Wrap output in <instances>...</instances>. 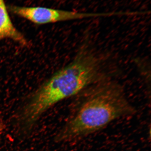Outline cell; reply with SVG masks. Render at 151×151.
<instances>
[{"instance_id":"obj_4","label":"cell","mask_w":151,"mask_h":151,"mask_svg":"<svg viewBox=\"0 0 151 151\" xmlns=\"http://www.w3.org/2000/svg\"><path fill=\"white\" fill-rule=\"evenodd\" d=\"M6 39L14 41L24 47H30L29 41L13 23L4 0H0V42Z\"/></svg>"},{"instance_id":"obj_1","label":"cell","mask_w":151,"mask_h":151,"mask_svg":"<svg viewBox=\"0 0 151 151\" xmlns=\"http://www.w3.org/2000/svg\"><path fill=\"white\" fill-rule=\"evenodd\" d=\"M108 57L84 42L70 63L58 70L28 97L22 112L26 127L32 126L57 103L75 97L91 84L113 76Z\"/></svg>"},{"instance_id":"obj_5","label":"cell","mask_w":151,"mask_h":151,"mask_svg":"<svg viewBox=\"0 0 151 151\" xmlns=\"http://www.w3.org/2000/svg\"><path fill=\"white\" fill-rule=\"evenodd\" d=\"M3 129H4V124H3L2 121L0 118V136L2 133Z\"/></svg>"},{"instance_id":"obj_2","label":"cell","mask_w":151,"mask_h":151,"mask_svg":"<svg viewBox=\"0 0 151 151\" xmlns=\"http://www.w3.org/2000/svg\"><path fill=\"white\" fill-rule=\"evenodd\" d=\"M75 97L70 116L57 136V142L77 140L136 113L123 87L112 77L93 83Z\"/></svg>"},{"instance_id":"obj_3","label":"cell","mask_w":151,"mask_h":151,"mask_svg":"<svg viewBox=\"0 0 151 151\" xmlns=\"http://www.w3.org/2000/svg\"><path fill=\"white\" fill-rule=\"evenodd\" d=\"M7 9L11 13L34 24L42 25L87 18L115 15V12L87 13L55 9L42 7H25L9 5Z\"/></svg>"}]
</instances>
